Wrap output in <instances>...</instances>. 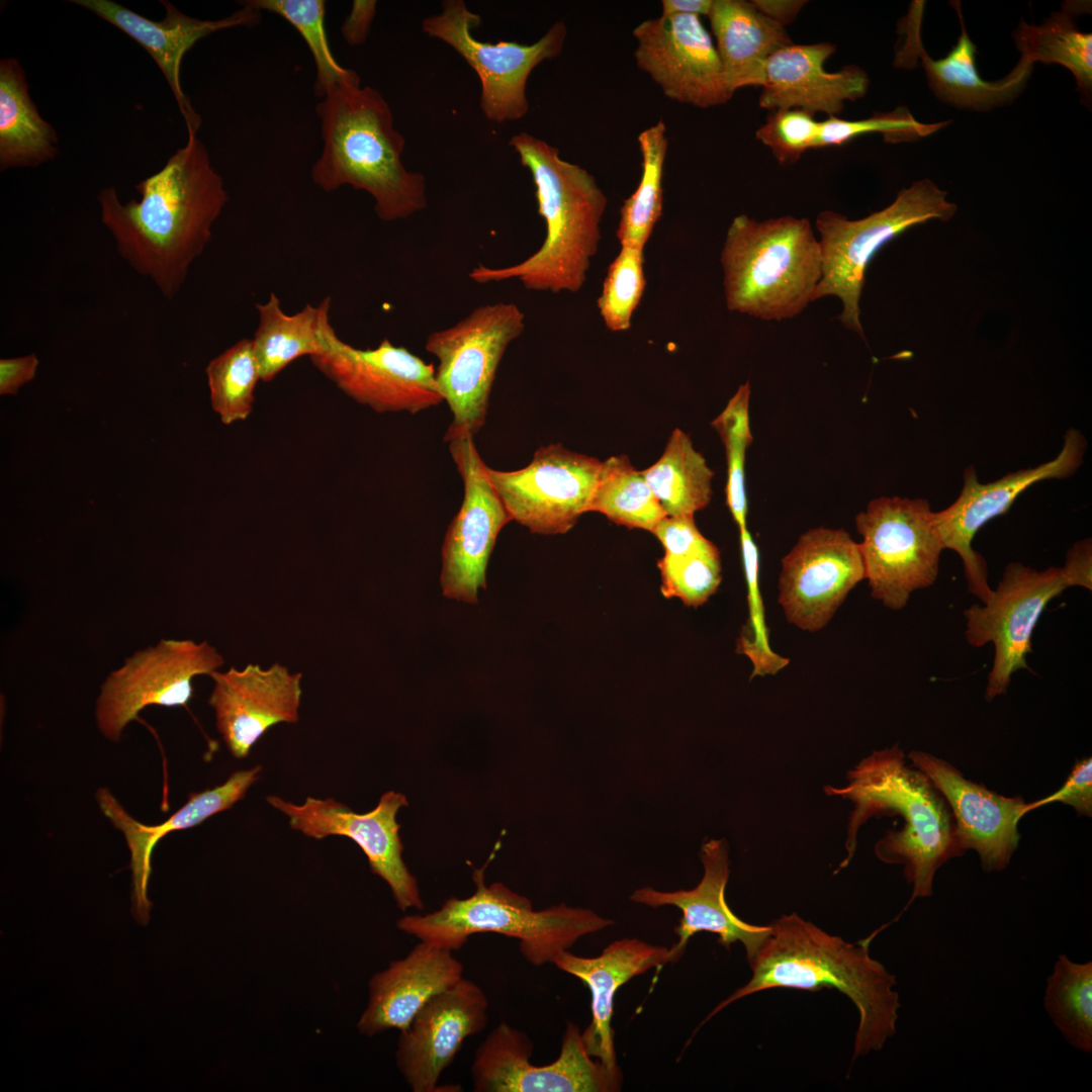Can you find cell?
Returning <instances> with one entry per match:
<instances>
[{
	"mask_svg": "<svg viewBox=\"0 0 1092 1092\" xmlns=\"http://www.w3.org/2000/svg\"><path fill=\"white\" fill-rule=\"evenodd\" d=\"M819 123L814 114L801 109L775 110L755 136L770 149L780 164H791L807 150L815 149Z\"/></svg>",
	"mask_w": 1092,
	"mask_h": 1092,
	"instance_id": "cell-47",
	"label": "cell"
},
{
	"mask_svg": "<svg viewBox=\"0 0 1092 1092\" xmlns=\"http://www.w3.org/2000/svg\"><path fill=\"white\" fill-rule=\"evenodd\" d=\"M658 568L662 595L679 599L688 607L706 603L722 579L720 551L713 542L689 554H664Z\"/></svg>",
	"mask_w": 1092,
	"mask_h": 1092,
	"instance_id": "cell-43",
	"label": "cell"
},
{
	"mask_svg": "<svg viewBox=\"0 0 1092 1092\" xmlns=\"http://www.w3.org/2000/svg\"><path fill=\"white\" fill-rule=\"evenodd\" d=\"M588 512L601 513L630 529L650 532L666 516L642 470H637L626 455L602 461Z\"/></svg>",
	"mask_w": 1092,
	"mask_h": 1092,
	"instance_id": "cell-36",
	"label": "cell"
},
{
	"mask_svg": "<svg viewBox=\"0 0 1092 1092\" xmlns=\"http://www.w3.org/2000/svg\"><path fill=\"white\" fill-rule=\"evenodd\" d=\"M945 197V191L923 179L900 190L886 208L861 219L850 220L832 210L820 212L815 225L820 235L822 277L813 301L830 295L838 297L842 303L838 318L863 338L859 300L872 258L909 228L933 218L950 219L958 207Z\"/></svg>",
	"mask_w": 1092,
	"mask_h": 1092,
	"instance_id": "cell-8",
	"label": "cell"
},
{
	"mask_svg": "<svg viewBox=\"0 0 1092 1092\" xmlns=\"http://www.w3.org/2000/svg\"><path fill=\"white\" fill-rule=\"evenodd\" d=\"M642 175L636 190L624 201L616 236L621 246L644 250L662 214V178L668 139L663 120L638 135Z\"/></svg>",
	"mask_w": 1092,
	"mask_h": 1092,
	"instance_id": "cell-38",
	"label": "cell"
},
{
	"mask_svg": "<svg viewBox=\"0 0 1092 1092\" xmlns=\"http://www.w3.org/2000/svg\"><path fill=\"white\" fill-rule=\"evenodd\" d=\"M830 42L790 44L766 62L759 106L771 111L801 109L836 116L845 101L867 93L870 80L861 68L849 65L827 72L825 62L835 53Z\"/></svg>",
	"mask_w": 1092,
	"mask_h": 1092,
	"instance_id": "cell-28",
	"label": "cell"
},
{
	"mask_svg": "<svg viewBox=\"0 0 1092 1092\" xmlns=\"http://www.w3.org/2000/svg\"><path fill=\"white\" fill-rule=\"evenodd\" d=\"M525 330L515 303L482 304L454 326L431 333L425 349L438 359L435 378L452 420L444 441L474 437L484 426L503 356Z\"/></svg>",
	"mask_w": 1092,
	"mask_h": 1092,
	"instance_id": "cell-9",
	"label": "cell"
},
{
	"mask_svg": "<svg viewBox=\"0 0 1092 1092\" xmlns=\"http://www.w3.org/2000/svg\"><path fill=\"white\" fill-rule=\"evenodd\" d=\"M533 1044L522 1031L502 1022L475 1052L471 1066L476 1092H611L622 1084L620 1071L593 1060L582 1033L568 1023L558 1058L544 1066L530 1063Z\"/></svg>",
	"mask_w": 1092,
	"mask_h": 1092,
	"instance_id": "cell-15",
	"label": "cell"
},
{
	"mask_svg": "<svg viewBox=\"0 0 1092 1092\" xmlns=\"http://www.w3.org/2000/svg\"><path fill=\"white\" fill-rule=\"evenodd\" d=\"M769 926V934L749 963L751 979L722 1001L706 1020L730 1003L767 989H835L858 1010L853 1059L880 1051L896 1032L900 1002L894 990L895 976L870 956L876 935L847 942L796 913L784 915Z\"/></svg>",
	"mask_w": 1092,
	"mask_h": 1092,
	"instance_id": "cell-2",
	"label": "cell"
},
{
	"mask_svg": "<svg viewBox=\"0 0 1092 1092\" xmlns=\"http://www.w3.org/2000/svg\"><path fill=\"white\" fill-rule=\"evenodd\" d=\"M1044 1008L1054 1025L1076 1050L1092 1052V962L1079 964L1060 954L1046 979Z\"/></svg>",
	"mask_w": 1092,
	"mask_h": 1092,
	"instance_id": "cell-39",
	"label": "cell"
},
{
	"mask_svg": "<svg viewBox=\"0 0 1092 1092\" xmlns=\"http://www.w3.org/2000/svg\"><path fill=\"white\" fill-rule=\"evenodd\" d=\"M751 3L762 14L783 26L791 23L806 1L802 0H753Z\"/></svg>",
	"mask_w": 1092,
	"mask_h": 1092,
	"instance_id": "cell-52",
	"label": "cell"
},
{
	"mask_svg": "<svg viewBox=\"0 0 1092 1092\" xmlns=\"http://www.w3.org/2000/svg\"><path fill=\"white\" fill-rule=\"evenodd\" d=\"M140 199L123 203L114 187L97 196L101 221L118 253L172 299L203 253L229 196L197 134H187L155 174L135 185Z\"/></svg>",
	"mask_w": 1092,
	"mask_h": 1092,
	"instance_id": "cell-1",
	"label": "cell"
},
{
	"mask_svg": "<svg viewBox=\"0 0 1092 1092\" xmlns=\"http://www.w3.org/2000/svg\"><path fill=\"white\" fill-rule=\"evenodd\" d=\"M242 4L279 15L301 35L315 66L314 94L325 97L332 89L346 83H361L352 69L342 67L331 50L326 26L324 0H246Z\"/></svg>",
	"mask_w": 1092,
	"mask_h": 1092,
	"instance_id": "cell-40",
	"label": "cell"
},
{
	"mask_svg": "<svg viewBox=\"0 0 1092 1092\" xmlns=\"http://www.w3.org/2000/svg\"><path fill=\"white\" fill-rule=\"evenodd\" d=\"M475 892L468 898L448 899L440 909L400 918L402 932L452 951L473 934L490 932L519 940L523 957L538 967L553 963L580 937L602 930L614 921L585 908L560 904L534 910L531 901L502 883L485 884L483 870L473 873Z\"/></svg>",
	"mask_w": 1092,
	"mask_h": 1092,
	"instance_id": "cell-7",
	"label": "cell"
},
{
	"mask_svg": "<svg viewBox=\"0 0 1092 1092\" xmlns=\"http://www.w3.org/2000/svg\"><path fill=\"white\" fill-rule=\"evenodd\" d=\"M111 23L136 41L153 58L163 73L184 119L187 134H197L201 117L185 95L181 80V64L185 54L200 39L219 30L238 26H254L261 20V11L249 5L216 20H203L181 12L167 0L161 20L149 19L112 0H70Z\"/></svg>",
	"mask_w": 1092,
	"mask_h": 1092,
	"instance_id": "cell-25",
	"label": "cell"
},
{
	"mask_svg": "<svg viewBox=\"0 0 1092 1092\" xmlns=\"http://www.w3.org/2000/svg\"><path fill=\"white\" fill-rule=\"evenodd\" d=\"M908 757L950 807L961 849L977 851L987 873L1006 869L1018 846L1019 820L1034 810L1032 803L1021 797L998 795L927 752L912 751Z\"/></svg>",
	"mask_w": 1092,
	"mask_h": 1092,
	"instance_id": "cell-23",
	"label": "cell"
},
{
	"mask_svg": "<svg viewBox=\"0 0 1092 1092\" xmlns=\"http://www.w3.org/2000/svg\"><path fill=\"white\" fill-rule=\"evenodd\" d=\"M1070 586L1091 590L1092 579L1067 560L1064 566L1040 571L1011 562L989 600L964 612L967 642L977 648L994 645L987 701L1005 694L1018 669H1029L1026 656L1032 651L1034 628L1048 604Z\"/></svg>",
	"mask_w": 1092,
	"mask_h": 1092,
	"instance_id": "cell-11",
	"label": "cell"
},
{
	"mask_svg": "<svg viewBox=\"0 0 1092 1092\" xmlns=\"http://www.w3.org/2000/svg\"><path fill=\"white\" fill-rule=\"evenodd\" d=\"M872 597L891 610L932 585L945 549L927 499L882 496L855 517Z\"/></svg>",
	"mask_w": 1092,
	"mask_h": 1092,
	"instance_id": "cell-10",
	"label": "cell"
},
{
	"mask_svg": "<svg viewBox=\"0 0 1092 1092\" xmlns=\"http://www.w3.org/2000/svg\"><path fill=\"white\" fill-rule=\"evenodd\" d=\"M55 128L38 113L15 58L0 61V169L37 167L57 156Z\"/></svg>",
	"mask_w": 1092,
	"mask_h": 1092,
	"instance_id": "cell-33",
	"label": "cell"
},
{
	"mask_svg": "<svg viewBox=\"0 0 1092 1092\" xmlns=\"http://www.w3.org/2000/svg\"><path fill=\"white\" fill-rule=\"evenodd\" d=\"M509 146L532 176L546 236L524 261L500 268L478 264L468 276L480 284L517 278L528 290L575 293L598 252L607 196L589 172L561 159L545 141L520 132Z\"/></svg>",
	"mask_w": 1092,
	"mask_h": 1092,
	"instance_id": "cell-5",
	"label": "cell"
},
{
	"mask_svg": "<svg viewBox=\"0 0 1092 1092\" xmlns=\"http://www.w3.org/2000/svg\"><path fill=\"white\" fill-rule=\"evenodd\" d=\"M720 260L728 309L763 321L801 313L822 277L819 241L808 219L792 215L735 216Z\"/></svg>",
	"mask_w": 1092,
	"mask_h": 1092,
	"instance_id": "cell-6",
	"label": "cell"
},
{
	"mask_svg": "<svg viewBox=\"0 0 1092 1092\" xmlns=\"http://www.w3.org/2000/svg\"><path fill=\"white\" fill-rule=\"evenodd\" d=\"M38 363L35 354L2 358L0 360V395H15L20 387L34 378Z\"/></svg>",
	"mask_w": 1092,
	"mask_h": 1092,
	"instance_id": "cell-50",
	"label": "cell"
},
{
	"mask_svg": "<svg viewBox=\"0 0 1092 1092\" xmlns=\"http://www.w3.org/2000/svg\"><path fill=\"white\" fill-rule=\"evenodd\" d=\"M223 662L206 641L162 639L136 651L101 686L95 709L100 732L116 741L146 707L185 706L193 696V677L209 675Z\"/></svg>",
	"mask_w": 1092,
	"mask_h": 1092,
	"instance_id": "cell-13",
	"label": "cell"
},
{
	"mask_svg": "<svg viewBox=\"0 0 1092 1092\" xmlns=\"http://www.w3.org/2000/svg\"><path fill=\"white\" fill-rule=\"evenodd\" d=\"M652 533L668 555L696 552L711 542L699 531L694 516H665Z\"/></svg>",
	"mask_w": 1092,
	"mask_h": 1092,
	"instance_id": "cell-48",
	"label": "cell"
},
{
	"mask_svg": "<svg viewBox=\"0 0 1092 1092\" xmlns=\"http://www.w3.org/2000/svg\"><path fill=\"white\" fill-rule=\"evenodd\" d=\"M862 579L859 544L843 529L817 527L802 534L783 558L778 601L789 623L816 632Z\"/></svg>",
	"mask_w": 1092,
	"mask_h": 1092,
	"instance_id": "cell-21",
	"label": "cell"
},
{
	"mask_svg": "<svg viewBox=\"0 0 1092 1092\" xmlns=\"http://www.w3.org/2000/svg\"><path fill=\"white\" fill-rule=\"evenodd\" d=\"M266 800L289 818L291 828L308 837L322 839L340 835L355 841L366 854L371 871L389 886L401 911L424 908L417 880L402 858L403 845L396 815L400 808L408 805L403 794L386 792L376 807L364 814L352 811L333 798L307 797L300 805L275 795Z\"/></svg>",
	"mask_w": 1092,
	"mask_h": 1092,
	"instance_id": "cell-18",
	"label": "cell"
},
{
	"mask_svg": "<svg viewBox=\"0 0 1092 1092\" xmlns=\"http://www.w3.org/2000/svg\"><path fill=\"white\" fill-rule=\"evenodd\" d=\"M949 4L961 24V35L951 51L938 60L927 54L920 35L924 2L913 1L907 16L902 19L905 39L896 55L895 66L911 69L919 58L933 94L957 108L985 111L1012 102L1025 87L1033 66L1019 60L1001 80H984L976 67V44L965 26L961 2L950 1Z\"/></svg>",
	"mask_w": 1092,
	"mask_h": 1092,
	"instance_id": "cell-26",
	"label": "cell"
},
{
	"mask_svg": "<svg viewBox=\"0 0 1092 1092\" xmlns=\"http://www.w3.org/2000/svg\"><path fill=\"white\" fill-rule=\"evenodd\" d=\"M950 121L923 123L916 120L905 107L890 112H876L859 120L841 119L829 116L820 121L815 149L842 146L851 140L872 132L883 134L886 143L915 142L934 133Z\"/></svg>",
	"mask_w": 1092,
	"mask_h": 1092,
	"instance_id": "cell-45",
	"label": "cell"
},
{
	"mask_svg": "<svg viewBox=\"0 0 1092 1092\" xmlns=\"http://www.w3.org/2000/svg\"><path fill=\"white\" fill-rule=\"evenodd\" d=\"M480 23V15L463 0H445L440 13L422 21V30L451 47L475 71L481 84L480 107L488 120L520 119L529 110L526 90L530 74L545 60L560 55L567 28L563 21H556L531 44L492 43L473 35V28Z\"/></svg>",
	"mask_w": 1092,
	"mask_h": 1092,
	"instance_id": "cell-12",
	"label": "cell"
},
{
	"mask_svg": "<svg viewBox=\"0 0 1092 1092\" xmlns=\"http://www.w3.org/2000/svg\"><path fill=\"white\" fill-rule=\"evenodd\" d=\"M602 461L562 444L539 447L517 470L486 465V474L512 521L542 535L565 534L588 512Z\"/></svg>",
	"mask_w": 1092,
	"mask_h": 1092,
	"instance_id": "cell-16",
	"label": "cell"
},
{
	"mask_svg": "<svg viewBox=\"0 0 1092 1092\" xmlns=\"http://www.w3.org/2000/svg\"><path fill=\"white\" fill-rule=\"evenodd\" d=\"M847 779L845 787H825L828 796L848 799L854 805L847 826V855L835 873L851 860L857 832L869 818L898 814L904 820L903 828L881 838L875 853L884 862L904 866V876L912 885L904 910L916 898L930 896L937 870L964 852L942 795L922 771L906 764L898 745L874 751L848 772Z\"/></svg>",
	"mask_w": 1092,
	"mask_h": 1092,
	"instance_id": "cell-3",
	"label": "cell"
},
{
	"mask_svg": "<svg viewBox=\"0 0 1092 1092\" xmlns=\"http://www.w3.org/2000/svg\"><path fill=\"white\" fill-rule=\"evenodd\" d=\"M740 545L748 588L749 630L739 640V652L753 663L754 675L774 674L788 664L768 645L763 606L758 589V550L747 527L739 529Z\"/></svg>",
	"mask_w": 1092,
	"mask_h": 1092,
	"instance_id": "cell-46",
	"label": "cell"
},
{
	"mask_svg": "<svg viewBox=\"0 0 1092 1092\" xmlns=\"http://www.w3.org/2000/svg\"><path fill=\"white\" fill-rule=\"evenodd\" d=\"M375 0H355L351 10L341 25V33L351 47L364 44L376 14Z\"/></svg>",
	"mask_w": 1092,
	"mask_h": 1092,
	"instance_id": "cell-51",
	"label": "cell"
},
{
	"mask_svg": "<svg viewBox=\"0 0 1092 1092\" xmlns=\"http://www.w3.org/2000/svg\"><path fill=\"white\" fill-rule=\"evenodd\" d=\"M643 264L642 249L621 246L608 268L598 308L606 327L613 332L627 331L631 327L633 312L646 285Z\"/></svg>",
	"mask_w": 1092,
	"mask_h": 1092,
	"instance_id": "cell-44",
	"label": "cell"
},
{
	"mask_svg": "<svg viewBox=\"0 0 1092 1092\" xmlns=\"http://www.w3.org/2000/svg\"><path fill=\"white\" fill-rule=\"evenodd\" d=\"M315 112L323 149L310 176L320 189L348 185L367 192L383 221L407 218L427 206L425 178L402 163L405 140L377 89L342 84L322 98Z\"/></svg>",
	"mask_w": 1092,
	"mask_h": 1092,
	"instance_id": "cell-4",
	"label": "cell"
},
{
	"mask_svg": "<svg viewBox=\"0 0 1092 1092\" xmlns=\"http://www.w3.org/2000/svg\"><path fill=\"white\" fill-rule=\"evenodd\" d=\"M1060 802L1073 807L1078 814H1092V760L1087 757L1078 761L1060 790L1046 798L1032 802L1033 809Z\"/></svg>",
	"mask_w": 1092,
	"mask_h": 1092,
	"instance_id": "cell-49",
	"label": "cell"
},
{
	"mask_svg": "<svg viewBox=\"0 0 1092 1092\" xmlns=\"http://www.w3.org/2000/svg\"><path fill=\"white\" fill-rule=\"evenodd\" d=\"M213 411L224 425L245 421L252 413L261 380L252 338H244L213 358L205 369Z\"/></svg>",
	"mask_w": 1092,
	"mask_h": 1092,
	"instance_id": "cell-41",
	"label": "cell"
},
{
	"mask_svg": "<svg viewBox=\"0 0 1092 1092\" xmlns=\"http://www.w3.org/2000/svg\"><path fill=\"white\" fill-rule=\"evenodd\" d=\"M1087 442L1071 428L1058 456L1036 467L1019 469L1003 477L981 483L973 467L965 470L964 486L954 503L935 512V521L945 549L957 552L964 563L969 592L986 603L993 594L988 584L984 558L972 547L978 531L989 521L1005 514L1017 496L1034 483L1072 476L1081 466Z\"/></svg>",
	"mask_w": 1092,
	"mask_h": 1092,
	"instance_id": "cell-19",
	"label": "cell"
},
{
	"mask_svg": "<svg viewBox=\"0 0 1092 1092\" xmlns=\"http://www.w3.org/2000/svg\"><path fill=\"white\" fill-rule=\"evenodd\" d=\"M670 948L654 945L638 938H623L609 944L595 958L578 957L562 951L553 964L587 986L592 995V1021L582 1038L592 1057L608 1070L620 1071L611 1026L614 1000L618 989L646 971L672 963Z\"/></svg>",
	"mask_w": 1092,
	"mask_h": 1092,
	"instance_id": "cell-31",
	"label": "cell"
},
{
	"mask_svg": "<svg viewBox=\"0 0 1092 1092\" xmlns=\"http://www.w3.org/2000/svg\"><path fill=\"white\" fill-rule=\"evenodd\" d=\"M259 324L252 338L261 381L273 380L285 367L302 356L309 358L324 349V326L330 320L331 297L316 306L306 304L294 314L283 311L278 296L271 292L264 303H256Z\"/></svg>",
	"mask_w": 1092,
	"mask_h": 1092,
	"instance_id": "cell-34",
	"label": "cell"
},
{
	"mask_svg": "<svg viewBox=\"0 0 1092 1092\" xmlns=\"http://www.w3.org/2000/svg\"><path fill=\"white\" fill-rule=\"evenodd\" d=\"M260 771L259 765L237 770L222 785L191 794L184 806L156 825H146L132 818L106 788L97 791L96 800L100 810L123 833L130 852L131 910L140 924H147L150 919L152 903L148 898V885L156 844L172 831L192 828L212 815L232 808L245 797L258 780Z\"/></svg>",
	"mask_w": 1092,
	"mask_h": 1092,
	"instance_id": "cell-30",
	"label": "cell"
},
{
	"mask_svg": "<svg viewBox=\"0 0 1092 1092\" xmlns=\"http://www.w3.org/2000/svg\"><path fill=\"white\" fill-rule=\"evenodd\" d=\"M213 689L208 700L228 749L244 758L253 745L278 723H296L301 698V673L280 663L263 669L248 664L209 674Z\"/></svg>",
	"mask_w": 1092,
	"mask_h": 1092,
	"instance_id": "cell-24",
	"label": "cell"
},
{
	"mask_svg": "<svg viewBox=\"0 0 1092 1092\" xmlns=\"http://www.w3.org/2000/svg\"><path fill=\"white\" fill-rule=\"evenodd\" d=\"M642 473L666 516H694L711 500L714 472L679 429L671 433L661 457Z\"/></svg>",
	"mask_w": 1092,
	"mask_h": 1092,
	"instance_id": "cell-35",
	"label": "cell"
},
{
	"mask_svg": "<svg viewBox=\"0 0 1092 1092\" xmlns=\"http://www.w3.org/2000/svg\"><path fill=\"white\" fill-rule=\"evenodd\" d=\"M713 5V0H663L661 1L662 14H690L707 15Z\"/></svg>",
	"mask_w": 1092,
	"mask_h": 1092,
	"instance_id": "cell-53",
	"label": "cell"
},
{
	"mask_svg": "<svg viewBox=\"0 0 1092 1092\" xmlns=\"http://www.w3.org/2000/svg\"><path fill=\"white\" fill-rule=\"evenodd\" d=\"M700 857L704 875L691 890L661 892L644 887L636 890L630 899L653 908L674 906L682 916L674 928L677 942L670 948L673 962L680 959L690 938L702 931L715 933L719 943L729 949L741 942L750 963L770 932L769 925H753L741 920L729 908L725 900V888L729 879L727 844L722 839H711L702 845Z\"/></svg>",
	"mask_w": 1092,
	"mask_h": 1092,
	"instance_id": "cell-27",
	"label": "cell"
},
{
	"mask_svg": "<svg viewBox=\"0 0 1092 1092\" xmlns=\"http://www.w3.org/2000/svg\"><path fill=\"white\" fill-rule=\"evenodd\" d=\"M750 385H740L725 408L712 422L726 450V503L738 529L746 526L745 455L753 438L749 425Z\"/></svg>",
	"mask_w": 1092,
	"mask_h": 1092,
	"instance_id": "cell-42",
	"label": "cell"
},
{
	"mask_svg": "<svg viewBox=\"0 0 1092 1092\" xmlns=\"http://www.w3.org/2000/svg\"><path fill=\"white\" fill-rule=\"evenodd\" d=\"M463 481V500L442 546L440 584L447 599L476 604L486 588V568L502 529L512 521L492 486L474 437L447 442Z\"/></svg>",
	"mask_w": 1092,
	"mask_h": 1092,
	"instance_id": "cell-17",
	"label": "cell"
},
{
	"mask_svg": "<svg viewBox=\"0 0 1092 1092\" xmlns=\"http://www.w3.org/2000/svg\"><path fill=\"white\" fill-rule=\"evenodd\" d=\"M488 1001L482 989L462 978L437 994L400 1031L396 1066L414 1092H436L442 1073L464 1040L487 1024Z\"/></svg>",
	"mask_w": 1092,
	"mask_h": 1092,
	"instance_id": "cell-22",
	"label": "cell"
},
{
	"mask_svg": "<svg viewBox=\"0 0 1092 1092\" xmlns=\"http://www.w3.org/2000/svg\"><path fill=\"white\" fill-rule=\"evenodd\" d=\"M462 974L463 965L452 950L420 940L404 958L371 978L358 1030L372 1036L405 1029L428 1001L458 983Z\"/></svg>",
	"mask_w": 1092,
	"mask_h": 1092,
	"instance_id": "cell-29",
	"label": "cell"
},
{
	"mask_svg": "<svg viewBox=\"0 0 1092 1092\" xmlns=\"http://www.w3.org/2000/svg\"><path fill=\"white\" fill-rule=\"evenodd\" d=\"M324 349L310 357L313 366L345 394L376 413L418 414L442 403L435 366L384 338L373 349L344 342L330 320Z\"/></svg>",
	"mask_w": 1092,
	"mask_h": 1092,
	"instance_id": "cell-14",
	"label": "cell"
},
{
	"mask_svg": "<svg viewBox=\"0 0 1092 1092\" xmlns=\"http://www.w3.org/2000/svg\"><path fill=\"white\" fill-rule=\"evenodd\" d=\"M730 90L762 86L767 60L792 44L785 26L751 1L713 0L708 14Z\"/></svg>",
	"mask_w": 1092,
	"mask_h": 1092,
	"instance_id": "cell-32",
	"label": "cell"
},
{
	"mask_svg": "<svg viewBox=\"0 0 1092 1092\" xmlns=\"http://www.w3.org/2000/svg\"><path fill=\"white\" fill-rule=\"evenodd\" d=\"M1020 60L1034 65L1059 64L1074 75L1089 101L1092 92V34L1081 32L1068 12L1053 13L1041 25L1021 20L1013 33Z\"/></svg>",
	"mask_w": 1092,
	"mask_h": 1092,
	"instance_id": "cell-37",
	"label": "cell"
},
{
	"mask_svg": "<svg viewBox=\"0 0 1092 1092\" xmlns=\"http://www.w3.org/2000/svg\"><path fill=\"white\" fill-rule=\"evenodd\" d=\"M638 68L674 101L709 108L729 101L727 83L711 34L698 15L661 14L633 30Z\"/></svg>",
	"mask_w": 1092,
	"mask_h": 1092,
	"instance_id": "cell-20",
	"label": "cell"
}]
</instances>
